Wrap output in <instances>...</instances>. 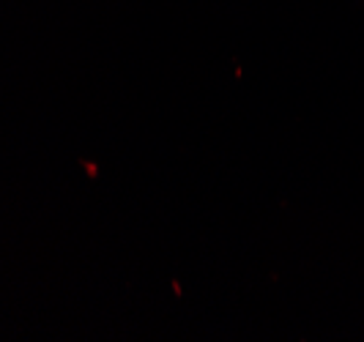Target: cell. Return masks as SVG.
Returning <instances> with one entry per match:
<instances>
[]
</instances>
